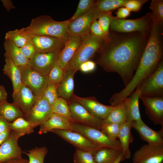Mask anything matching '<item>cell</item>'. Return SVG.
I'll return each instance as SVG.
<instances>
[{
  "label": "cell",
  "mask_w": 163,
  "mask_h": 163,
  "mask_svg": "<svg viewBox=\"0 0 163 163\" xmlns=\"http://www.w3.org/2000/svg\"><path fill=\"white\" fill-rule=\"evenodd\" d=\"M52 108L53 113L64 117L73 123L69 104L65 99L59 97L53 104Z\"/></svg>",
  "instance_id": "31"
},
{
  "label": "cell",
  "mask_w": 163,
  "mask_h": 163,
  "mask_svg": "<svg viewBox=\"0 0 163 163\" xmlns=\"http://www.w3.org/2000/svg\"><path fill=\"white\" fill-rule=\"evenodd\" d=\"M82 38V37L68 35L65 40L57 62L64 71L80 46Z\"/></svg>",
  "instance_id": "20"
},
{
  "label": "cell",
  "mask_w": 163,
  "mask_h": 163,
  "mask_svg": "<svg viewBox=\"0 0 163 163\" xmlns=\"http://www.w3.org/2000/svg\"><path fill=\"white\" fill-rule=\"evenodd\" d=\"M5 52V56L9 57L18 67L29 65V60L26 58L20 48L8 39H5L3 44Z\"/></svg>",
  "instance_id": "26"
},
{
  "label": "cell",
  "mask_w": 163,
  "mask_h": 163,
  "mask_svg": "<svg viewBox=\"0 0 163 163\" xmlns=\"http://www.w3.org/2000/svg\"><path fill=\"white\" fill-rule=\"evenodd\" d=\"M150 8L152 11V13L157 21L162 24L163 22V0H152Z\"/></svg>",
  "instance_id": "40"
},
{
  "label": "cell",
  "mask_w": 163,
  "mask_h": 163,
  "mask_svg": "<svg viewBox=\"0 0 163 163\" xmlns=\"http://www.w3.org/2000/svg\"><path fill=\"white\" fill-rule=\"evenodd\" d=\"M22 85L29 88L38 99L40 98L49 82L47 75H44L33 69L29 65L19 67Z\"/></svg>",
  "instance_id": "5"
},
{
  "label": "cell",
  "mask_w": 163,
  "mask_h": 163,
  "mask_svg": "<svg viewBox=\"0 0 163 163\" xmlns=\"http://www.w3.org/2000/svg\"><path fill=\"white\" fill-rule=\"evenodd\" d=\"M104 41L90 32L83 37L80 46L67 66L72 67L76 72L82 63L90 60L98 52Z\"/></svg>",
  "instance_id": "3"
},
{
  "label": "cell",
  "mask_w": 163,
  "mask_h": 163,
  "mask_svg": "<svg viewBox=\"0 0 163 163\" xmlns=\"http://www.w3.org/2000/svg\"><path fill=\"white\" fill-rule=\"evenodd\" d=\"M47 152V148L45 146L36 147L23 152L28 157L29 163H44L45 156Z\"/></svg>",
  "instance_id": "34"
},
{
  "label": "cell",
  "mask_w": 163,
  "mask_h": 163,
  "mask_svg": "<svg viewBox=\"0 0 163 163\" xmlns=\"http://www.w3.org/2000/svg\"><path fill=\"white\" fill-rule=\"evenodd\" d=\"M64 74V71L57 62L47 75L49 84L58 85L62 80Z\"/></svg>",
  "instance_id": "35"
},
{
  "label": "cell",
  "mask_w": 163,
  "mask_h": 163,
  "mask_svg": "<svg viewBox=\"0 0 163 163\" xmlns=\"http://www.w3.org/2000/svg\"><path fill=\"white\" fill-rule=\"evenodd\" d=\"M5 39L9 40L19 48L24 46L29 41L24 27L8 32L5 34Z\"/></svg>",
  "instance_id": "32"
},
{
  "label": "cell",
  "mask_w": 163,
  "mask_h": 163,
  "mask_svg": "<svg viewBox=\"0 0 163 163\" xmlns=\"http://www.w3.org/2000/svg\"><path fill=\"white\" fill-rule=\"evenodd\" d=\"M122 125L115 123L104 124L101 130L111 139L116 140Z\"/></svg>",
  "instance_id": "38"
},
{
  "label": "cell",
  "mask_w": 163,
  "mask_h": 163,
  "mask_svg": "<svg viewBox=\"0 0 163 163\" xmlns=\"http://www.w3.org/2000/svg\"><path fill=\"white\" fill-rule=\"evenodd\" d=\"M132 128L139 134L140 138L148 144L154 146L163 145V127L158 131L154 130L142 120L132 121Z\"/></svg>",
  "instance_id": "19"
},
{
  "label": "cell",
  "mask_w": 163,
  "mask_h": 163,
  "mask_svg": "<svg viewBox=\"0 0 163 163\" xmlns=\"http://www.w3.org/2000/svg\"><path fill=\"white\" fill-rule=\"evenodd\" d=\"M141 95L149 97H163V60L155 71L139 85Z\"/></svg>",
  "instance_id": "8"
},
{
  "label": "cell",
  "mask_w": 163,
  "mask_h": 163,
  "mask_svg": "<svg viewBox=\"0 0 163 163\" xmlns=\"http://www.w3.org/2000/svg\"><path fill=\"white\" fill-rule=\"evenodd\" d=\"M29 40L31 43L36 52L41 53H48L58 51L62 50L65 40L55 37L37 35L27 30Z\"/></svg>",
  "instance_id": "9"
},
{
  "label": "cell",
  "mask_w": 163,
  "mask_h": 163,
  "mask_svg": "<svg viewBox=\"0 0 163 163\" xmlns=\"http://www.w3.org/2000/svg\"><path fill=\"white\" fill-rule=\"evenodd\" d=\"M71 126L73 131L82 133L98 145L122 152L119 141L111 139L101 130L76 123H72Z\"/></svg>",
  "instance_id": "6"
},
{
  "label": "cell",
  "mask_w": 163,
  "mask_h": 163,
  "mask_svg": "<svg viewBox=\"0 0 163 163\" xmlns=\"http://www.w3.org/2000/svg\"><path fill=\"white\" fill-rule=\"evenodd\" d=\"M126 0H99L95 1L94 4L102 12L112 11L123 7Z\"/></svg>",
  "instance_id": "33"
},
{
  "label": "cell",
  "mask_w": 163,
  "mask_h": 163,
  "mask_svg": "<svg viewBox=\"0 0 163 163\" xmlns=\"http://www.w3.org/2000/svg\"><path fill=\"white\" fill-rule=\"evenodd\" d=\"M95 1L93 0H80L76 10L69 20L72 21L88 11L94 5Z\"/></svg>",
  "instance_id": "36"
},
{
  "label": "cell",
  "mask_w": 163,
  "mask_h": 163,
  "mask_svg": "<svg viewBox=\"0 0 163 163\" xmlns=\"http://www.w3.org/2000/svg\"><path fill=\"white\" fill-rule=\"evenodd\" d=\"M152 24V13H148L141 17L133 19H118L113 16L110 28L112 31L120 33H149Z\"/></svg>",
  "instance_id": "4"
},
{
  "label": "cell",
  "mask_w": 163,
  "mask_h": 163,
  "mask_svg": "<svg viewBox=\"0 0 163 163\" xmlns=\"http://www.w3.org/2000/svg\"><path fill=\"white\" fill-rule=\"evenodd\" d=\"M19 48L24 56L29 60L36 52L33 46L29 40L25 45Z\"/></svg>",
  "instance_id": "44"
},
{
  "label": "cell",
  "mask_w": 163,
  "mask_h": 163,
  "mask_svg": "<svg viewBox=\"0 0 163 163\" xmlns=\"http://www.w3.org/2000/svg\"><path fill=\"white\" fill-rule=\"evenodd\" d=\"M62 50L48 53L36 52L29 60V65L40 73L47 75L57 62Z\"/></svg>",
  "instance_id": "13"
},
{
  "label": "cell",
  "mask_w": 163,
  "mask_h": 163,
  "mask_svg": "<svg viewBox=\"0 0 163 163\" xmlns=\"http://www.w3.org/2000/svg\"><path fill=\"white\" fill-rule=\"evenodd\" d=\"M112 11L102 12L99 15L98 22L105 34L108 36L109 33V29L113 16Z\"/></svg>",
  "instance_id": "39"
},
{
  "label": "cell",
  "mask_w": 163,
  "mask_h": 163,
  "mask_svg": "<svg viewBox=\"0 0 163 163\" xmlns=\"http://www.w3.org/2000/svg\"><path fill=\"white\" fill-rule=\"evenodd\" d=\"M11 123L0 115V133L11 130Z\"/></svg>",
  "instance_id": "46"
},
{
  "label": "cell",
  "mask_w": 163,
  "mask_h": 163,
  "mask_svg": "<svg viewBox=\"0 0 163 163\" xmlns=\"http://www.w3.org/2000/svg\"><path fill=\"white\" fill-rule=\"evenodd\" d=\"M126 159L122 152L114 163H120L121 161Z\"/></svg>",
  "instance_id": "53"
},
{
  "label": "cell",
  "mask_w": 163,
  "mask_h": 163,
  "mask_svg": "<svg viewBox=\"0 0 163 163\" xmlns=\"http://www.w3.org/2000/svg\"><path fill=\"white\" fill-rule=\"evenodd\" d=\"M145 113L155 124L163 127V97H149L140 95Z\"/></svg>",
  "instance_id": "15"
},
{
  "label": "cell",
  "mask_w": 163,
  "mask_h": 163,
  "mask_svg": "<svg viewBox=\"0 0 163 163\" xmlns=\"http://www.w3.org/2000/svg\"><path fill=\"white\" fill-rule=\"evenodd\" d=\"M73 159L75 163H96L92 152L78 148L76 149Z\"/></svg>",
  "instance_id": "37"
},
{
  "label": "cell",
  "mask_w": 163,
  "mask_h": 163,
  "mask_svg": "<svg viewBox=\"0 0 163 163\" xmlns=\"http://www.w3.org/2000/svg\"><path fill=\"white\" fill-rule=\"evenodd\" d=\"M1 1L2 2L3 6L8 11H9L11 9L16 8L11 0H2Z\"/></svg>",
  "instance_id": "48"
},
{
  "label": "cell",
  "mask_w": 163,
  "mask_h": 163,
  "mask_svg": "<svg viewBox=\"0 0 163 163\" xmlns=\"http://www.w3.org/2000/svg\"><path fill=\"white\" fill-rule=\"evenodd\" d=\"M12 97L13 103L21 109L24 116L29 113L38 100L32 91L23 85L16 92L13 93Z\"/></svg>",
  "instance_id": "18"
},
{
  "label": "cell",
  "mask_w": 163,
  "mask_h": 163,
  "mask_svg": "<svg viewBox=\"0 0 163 163\" xmlns=\"http://www.w3.org/2000/svg\"><path fill=\"white\" fill-rule=\"evenodd\" d=\"M73 123H76L101 130L104 123L103 120L91 113L78 102L73 101L69 104Z\"/></svg>",
  "instance_id": "11"
},
{
  "label": "cell",
  "mask_w": 163,
  "mask_h": 163,
  "mask_svg": "<svg viewBox=\"0 0 163 163\" xmlns=\"http://www.w3.org/2000/svg\"><path fill=\"white\" fill-rule=\"evenodd\" d=\"M97 20H95L92 24L90 28V33L94 35L105 40L108 35H107L104 32Z\"/></svg>",
  "instance_id": "43"
},
{
  "label": "cell",
  "mask_w": 163,
  "mask_h": 163,
  "mask_svg": "<svg viewBox=\"0 0 163 163\" xmlns=\"http://www.w3.org/2000/svg\"><path fill=\"white\" fill-rule=\"evenodd\" d=\"M85 62L89 72H92L95 69L96 65L95 62L90 60H88Z\"/></svg>",
  "instance_id": "51"
},
{
  "label": "cell",
  "mask_w": 163,
  "mask_h": 163,
  "mask_svg": "<svg viewBox=\"0 0 163 163\" xmlns=\"http://www.w3.org/2000/svg\"><path fill=\"white\" fill-rule=\"evenodd\" d=\"M5 57V63L3 69V72L11 81L13 88V93H14L22 85L21 72L19 67L9 57Z\"/></svg>",
  "instance_id": "25"
},
{
  "label": "cell",
  "mask_w": 163,
  "mask_h": 163,
  "mask_svg": "<svg viewBox=\"0 0 163 163\" xmlns=\"http://www.w3.org/2000/svg\"><path fill=\"white\" fill-rule=\"evenodd\" d=\"M7 93L5 87L3 85H0V104L7 100Z\"/></svg>",
  "instance_id": "47"
},
{
  "label": "cell",
  "mask_w": 163,
  "mask_h": 163,
  "mask_svg": "<svg viewBox=\"0 0 163 163\" xmlns=\"http://www.w3.org/2000/svg\"><path fill=\"white\" fill-rule=\"evenodd\" d=\"M122 152L105 147H101L92 152L96 163H114Z\"/></svg>",
  "instance_id": "28"
},
{
  "label": "cell",
  "mask_w": 163,
  "mask_h": 163,
  "mask_svg": "<svg viewBox=\"0 0 163 163\" xmlns=\"http://www.w3.org/2000/svg\"><path fill=\"white\" fill-rule=\"evenodd\" d=\"M0 115L11 123L19 117H24V113L18 106L13 103L8 102L7 100L0 104Z\"/></svg>",
  "instance_id": "29"
},
{
  "label": "cell",
  "mask_w": 163,
  "mask_h": 163,
  "mask_svg": "<svg viewBox=\"0 0 163 163\" xmlns=\"http://www.w3.org/2000/svg\"><path fill=\"white\" fill-rule=\"evenodd\" d=\"M101 12L94 4L87 12L70 21L68 27V35L83 37L88 34L92 24L98 19Z\"/></svg>",
  "instance_id": "7"
},
{
  "label": "cell",
  "mask_w": 163,
  "mask_h": 163,
  "mask_svg": "<svg viewBox=\"0 0 163 163\" xmlns=\"http://www.w3.org/2000/svg\"><path fill=\"white\" fill-rule=\"evenodd\" d=\"M53 114L52 106L42 97L37 100L24 118L30 123L34 128L45 122Z\"/></svg>",
  "instance_id": "12"
},
{
  "label": "cell",
  "mask_w": 163,
  "mask_h": 163,
  "mask_svg": "<svg viewBox=\"0 0 163 163\" xmlns=\"http://www.w3.org/2000/svg\"><path fill=\"white\" fill-rule=\"evenodd\" d=\"M147 0H126L123 7L128 9L130 11L138 12Z\"/></svg>",
  "instance_id": "42"
},
{
  "label": "cell",
  "mask_w": 163,
  "mask_h": 163,
  "mask_svg": "<svg viewBox=\"0 0 163 163\" xmlns=\"http://www.w3.org/2000/svg\"><path fill=\"white\" fill-rule=\"evenodd\" d=\"M79 70L84 72H89L86 62L82 63L80 65L79 68Z\"/></svg>",
  "instance_id": "52"
},
{
  "label": "cell",
  "mask_w": 163,
  "mask_h": 163,
  "mask_svg": "<svg viewBox=\"0 0 163 163\" xmlns=\"http://www.w3.org/2000/svg\"><path fill=\"white\" fill-rule=\"evenodd\" d=\"M131 11L126 8L122 7L118 9L116 12L117 16L115 17L118 19H124L129 16Z\"/></svg>",
  "instance_id": "45"
},
{
  "label": "cell",
  "mask_w": 163,
  "mask_h": 163,
  "mask_svg": "<svg viewBox=\"0 0 163 163\" xmlns=\"http://www.w3.org/2000/svg\"><path fill=\"white\" fill-rule=\"evenodd\" d=\"M150 32H109L98 51L97 63L106 71L117 73L125 87L138 66Z\"/></svg>",
  "instance_id": "1"
},
{
  "label": "cell",
  "mask_w": 163,
  "mask_h": 163,
  "mask_svg": "<svg viewBox=\"0 0 163 163\" xmlns=\"http://www.w3.org/2000/svg\"><path fill=\"white\" fill-rule=\"evenodd\" d=\"M19 138L14 131L11 130L8 138L0 146V163L22 158V152L18 143Z\"/></svg>",
  "instance_id": "16"
},
{
  "label": "cell",
  "mask_w": 163,
  "mask_h": 163,
  "mask_svg": "<svg viewBox=\"0 0 163 163\" xmlns=\"http://www.w3.org/2000/svg\"><path fill=\"white\" fill-rule=\"evenodd\" d=\"M71 122L66 118L53 113L51 117L40 126L39 133H46L55 129L73 131Z\"/></svg>",
  "instance_id": "22"
},
{
  "label": "cell",
  "mask_w": 163,
  "mask_h": 163,
  "mask_svg": "<svg viewBox=\"0 0 163 163\" xmlns=\"http://www.w3.org/2000/svg\"><path fill=\"white\" fill-rule=\"evenodd\" d=\"M54 133L76 148L91 152L101 147L94 143L82 133L74 131L55 129Z\"/></svg>",
  "instance_id": "10"
},
{
  "label": "cell",
  "mask_w": 163,
  "mask_h": 163,
  "mask_svg": "<svg viewBox=\"0 0 163 163\" xmlns=\"http://www.w3.org/2000/svg\"><path fill=\"white\" fill-rule=\"evenodd\" d=\"M10 128L19 138L34 131V128L30 123L24 117H19L11 122Z\"/></svg>",
  "instance_id": "30"
},
{
  "label": "cell",
  "mask_w": 163,
  "mask_h": 163,
  "mask_svg": "<svg viewBox=\"0 0 163 163\" xmlns=\"http://www.w3.org/2000/svg\"><path fill=\"white\" fill-rule=\"evenodd\" d=\"M75 71L67 66L64 71L63 78L57 85V91L59 97L69 100L73 94L74 76Z\"/></svg>",
  "instance_id": "21"
},
{
  "label": "cell",
  "mask_w": 163,
  "mask_h": 163,
  "mask_svg": "<svg viewBox=\"0 0 163 163\" xmlns=\"http://www.w3.org/2000/svg\"><path fill=\"white\" fill-rule=\"evenodd\" d=\"M140 95V87L138 86L129 97L124 100L126 102L128 120L135 122L142 121L139 107V99Z\"/></svg>",
  "instance_id": "23"
},
{
  "label": "cell",
  "mask_w": 163,
  "mask_h": 163,
  "mask_svg": "<svg viewBox=\"0 0 163 163\" xmlns=\"http://www.w3.org/2000/svg\"><path fill=\"white\" fill-rule=\"evenodd\" d=\"M69 19L57 21L48 15H41L33 19L27 30L37 35L49 36L56 37L65 40L67 33Z\"/></svg>",
  "instance_id": "2"
},
{
  "label": "cell",
  "mask_w": 163,
  "mask_h": 163,
  "mask_svg": "<svg viewBox=\"0 0 163 163\" xmlns=\"http://www.w3.org/2000/svg\"><path fill=\"white\" fill-rule=\"evenodd\" d=\"M132 160V163H163V145L144 144L135 152Z\"/></svg>",
  "instance_id": "14"
},
{
  "label": "cell",
  "mask_w": 163,
  "mask_h": 163,
  "mask_svg": "<svg viewBox=\"0 0 163 163\" xmlns=\"http://www.w3.org/2000/svg\"><path fill=\"white\" fill-rule=\"evenodd\" d=\"M132 128V121L128 120L121 126L118 136L122 153L126 159L129 158L131 155L129 145L133 139L131 132Z\"/></svg>",
  "instance_id": "24"
},
{
  "label": "cell",
  "mask_w": 163,
  "mask_h": 163,
  "mask_svg": "<svg viewBox=\"0 0 163 163\" xmlns=\"http://www.w3.org/2000/svg\"><path fill=\"white\" fill-rule=\"evenodd\" d=\"M57 85L49 84L42 96L52 106L59 97L57 91Z\"/></svg>",
  "instance_id": "41"
},
{
  "label": "cell",
  "mask_w": 163,
  "mask_h": 163,
  "mask_svg": "<svg viewBox=\"0 0 163 163\" xmlns=\"http://www.w3.org/2000/svg\"><path fill=\"white\" fill-rule=\"evenodd\" d=\"M72 97L74 101L81 104L91 113L103 120L114 107L101 104L94 97H81L73 94Z\"/></svg>",
  "instance_id": "17"
},
{
  "label": "cell",
  "mask_w": 163,
  "mask_h": 163,
  "mask_svg": "<svg viewBox=\"0 0 163 163\" xmlns=\"http://www.w3.org/2000/svg\"><path fill=\"white\" fill-rule=\"evenodd\" d=\"M3 163H29V160L22 158L12 159Z\"/></svg>",
  "instance_id": "49"
},
{
  "label": "cell",
  "mask_w": 163,
  "mask_h": 163,
  "mask_svg": "<svg viewBox=\"0 0 163 163\" xmlns=\"http://www.w3.org/2000/svg\"><path fill=\"white\" fill-rule=\"evenodd\" d=\"M11 130L0 133V146L8 138L10 132Z\"/></svg>",
  "instance_id": "50"
},
{
  "label": "cell",
  "mask_w": 163,
  "mask_h": 163,
  "mask_svg": "<svg viewBox=\"0 0 163 163\" xmlns=\"http://www.w3.org/2000/svg\"><path fill=\"white\" fill-rule=\"evenodd\" d=\"M128 120L126 105L125 100L113 109L103 120L104 124L115 123L122 125Z\"/></svg>",
  "instance_id": "27"
}]
</instances>
